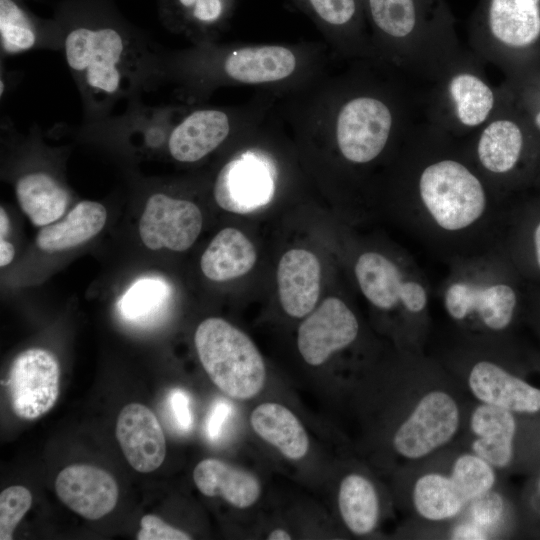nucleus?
Here are the masks:
<instances>
[{
  "label": "nucleus",
  "mask_w": 540,
  "mask_h": 540,
  "mask_svg": "<svg viewBox=\"0 0 540 540\" xmlns=\"http://www.w3.org/2000/svg\"><path fill=\"white\" fill-rule=\"evenodd\" d=\"M468 386L481 403L517 413L540 411V389L493 362H477L469 373Z\"/></svg>",
  "instance_id": "18"
},
{
  "label": "nucleus",
  "mask_w": 540,
  "mask_h": 540,
  "mask_svg": "<svg viewBox=\"0 0 540 540\" xmlns=\"http://www.w3.org/2000/svg\"><path fill=\"white\" fill-rule=\"evenodd\" d=\"M525 119L496 118L482 130L477 143L480 164L493 174L511 172L519 163L526 144Z\"/></svg>",
  "instance_id": "22"
},
{
  "label": "nucleus",
  "mask_w": 540,
  "mask_h": 540,
  "mask_svg": "<svg viewBox=\"0 0 540 540\" xmlns=\"http://www.w3.org/2000/svg\"><path fill=\"white\" fill-rule=\"evenodd\" d=\"M276 179L271 157L260 149H246L220 169L213 186L214 199L225 211L250 213L272 200Z\"/></svg>",
  "instance_id": "6"
},
{
  "label": "nucleus",
  "mask_w": 540,
  "mask_h": 540,
  "mask_svg": "<svg viewBox=\"0 0 540 540\" xmlns=\"http://www.w3.org/2000/svg\"><path fill=\"white\" fill-rule=\"evenodd\" d=\"M140 530L137 533L138 540H189L192 537L169 524L160 517L147 514L140 520Z\"/></svg>",
  "instance_id": "36"
},
{
  "label": "nucleus",
  "mask_w": 540,
  "mask_h": 540,
  "mask_svg": "<svg viewBox=\"0 0 540 540\" xmlns=\"http://www.w3.org/2000/svg\"><path fill=\"white\" fill-rule=\"evenodd\" d=\"M9 227H10V221H9L8 215L5 212L4 208L1 207L0 209V237L1 238H4L7 235L9 231Z\"/></svg>",
  "instance_id": "42"
},
{
  "label": "nucleus",
  "mask_w": 540,
  "mask_h": 540,
  "mask_svg": "<svg viewBox=\"0 0 540 540\" xmlns=\"http://www.w3.org/2000/svg\"><path fill=\"white\" fill-rule=\"evenodd\" d=\"M169 289L155 277H145L134 282L119 301L121 315L130 321L145 320L164 304Z\"/></svg>",
  "instance_id": "32"
},
{
  "label": "nucleus",
  "mask_w": 540,
  "mask_h": 540,
  "mask_svg": "<svg viewBox=\"0 0 540 540\" xmlns=\"http://www.w3.org/2000/svg\"><path fill=\"white\" fill-rule=\"evenodd\" d=\"M362 4L375 40L386 49L448 22L441 0H362Z\"/></svg>",
  "instance_id": "9"
},
{
  "label": "nucleus",
  "mask_w": 540,
  "mask_h": 540,
  "mask_svg": "<svg viewBox=\"0 0 540 540\" xmlns=\"http://www.w3.org/2000/svg\"><path fill=\"white\" fill-rule=\"evenodd\" d=\"M326 54L312 43L212 47L200 44L182 60V76L193 86H259L283 95L326 70Z\"/></svg>",
  "instance_id": "1"
},
{
  "label": "nucleus",
  "mask_w": 540,
  "mask_h": 540,
  "mask_svg": "<svg viewBox=\"0 0 540 540\" xmlns=\"http://www.w3.org/2000/svg\"><path fill=\"white\" fill-rule=\"evenodd\" d=\"M232 406L225 399H217L212 405L205 422V432L211 441H216L231 416Z\"/></svg>",
  "instance_id": "38"
},
{
  "label": "nucleus",
  "mask_w": 540,
  "mask_h": 540,
  "mask_svg": "<svg viewBox=\"0 0 540 540\" xmlns=\"http://www.w3.org/2000/svg\"><path fill=\"white\" fill-rule=\"evenodd\" d=\"M487 538V530L472 521L458 524L451 532V539L455 540H484Z\"/></svg>",
  "instance_id": "40"
},
{
  "label": "nucleus",
  "mask_w": 540,
  "mask_h": 540,
  "mask_svg": "<svg viewBox=\"0 0 540 540\" xmlns=\"http://www.w3.org/2000/svg\"><path fill=\"white\" fill-rule=\"evenodd\" d=\"M450 477L467 503L490 491L496 480L494 467L474 453L460 455Z\"/></svg>",
  "instance_id": "33"
},
{
  "label": "nucleus",
  "mask_w": 540,
  "mask_h": 540,
  "mask_svg": "<svg viewBox=\"0 0 540 540\" xmlns=\"http://www.w3.org/2000/svg\"><path fill=\"white\" fill-rule=\"evenodd\" d=\"M469 514L471 521L484 529L494 527L504 511L502 497L491 490L471 500Z\"/></svg>",
  "instance_id": "35"
},
{
  "label": "nucleus",
  "mask_w": 540,
  "mask_h": 540,
  "mask_svg": "<svg viewBox=\"0 0 540 540\" xmlns=\"http://www.w3.org/2000/svg\"><path fill=\"white\" fill-rule=\"evenodd\" d=\"M194 343L210 380L229 397L247 400L261 392L266 380L263 358L253 341L222 318L197 327Z\"/></svg>",
  "instance_id": "3"
},
{
  "label": "nucleus",
  "mask_w": 540,
  "mask_h": 540,
  "mask_svg": "<svg viewBox=\"0 0 540 540\" xmlns=\"http://www.w3.org/2000/svg\"><path fill=\"white\" fill-rule=\"evenodd\" d=\"M256 258L253 244L240 230L224 228L202 254L200 266L208 279L223 282L248 273Z\"/></svg>",
  "instance_id": "24"
},
{
  "label": "nucleus",
  "mask_w": 540,
  "mask_h": 540,
  "mask_svg": "<svg viewBox=\"0 0 540 540\" xmlns=\"http://www.w3.org/2000/svg\"><path fill=\"white\" fill-rule=\"evenodd\" d=\"M58 498L72 511L89 520L110 513L118 501V485L107 471L88 464H72L55 480Z\"/></svg>",
  "instance_id": "13"
},
{
  "label": "nucleus",
  "mask_w": 540,
  "mask_h": 540,
  "mask_svg": "<svg viewBox=\"0 0 540 540\" xmlns=\"http://www.w3.org/2000/svg\"><path fill=\"white\" fill-rule=\"evenodd\" d=\"M202 224V213L195 203L156 193L146 202L139 221V234L151 250L167 248L181 252L194 244Z\"/></svg>",
  "instance_id": "10"
},
{
  "label": "nucleus",
  "mask_w": 540,
  "mask_h": 540,
  "mask_svg": "<svg viewBox=\"0 0 540 540\" xmlns=\"http://www.w3.org/2000/svg\"><path fill=\"white\" fill-rule=\"evenodd\" d=\"M60 369L55 356L42 348H30L13 360L7 387L12 411L25 420L46 414L59 396Z\"/></svg>",
  "instance_id": "8"
},
{
  "label": "nucleus",
  "mask_w": 540,
  "mask_h": 540,
  "mask_svg": "<svg viewBox=\"0 0 540 540\" xmlns=\"http://www.w3.org/2000/svg\"><path fill=\"white\" fill-rule=\"evenodd\" d=\"M64 54L77 83L100 101L115 98L129 85L135 58L129 40L108 25H80L64 39Z\"/></svg>",
  "instance_id": "2"
},
{
  "label": "nucleus",
  "mask_w": 540,
  "mask_h": 540,
  "mask_svg": "<svg viewBox=\"0 0 540 540\" xmlns=\"http://www.w3.org/2000/svg\"><path fill=\"white\" fill-rule=\"evenodd\" d=\"M15 191L20 208L35 226H47L58 220L69 203L66 189L45 172L21 176Z\"/></svg>",
  "instance_id": "26"
},
{
  "label": "nucleus",
  "mask_w": 540,
  "mask_h": 540,
  "mask_svg": "<svg viewBox=\"0 0 540 540\" xmlns=\"http://www.w3.org/2000/svg\"><path fill=\"white\" fill-rule=\"evenodd\" d=\"M32 504L31 492L24 486L14 485L0 493V539L11 540L13 533Z\"/></svg>",
  "instance_id": "34"
},
{
  "label": "nucleus",
  "mask_w": 540,
  "mask_h": 540,
  "mask_svg": "<svg viewBox=\"0 0 540 540\" xmlns=\"http://www.w3.org/2000/svg\"><path fill=\"white\" fill-rule=\"evenodd\" d=\"M338 506L347 528L355 535L371 533L379 518V499L373 484L360 474L341 481Z\"/></svg>",
  "instance_id": "29"
},
{
  "label": "nucleus",
  "mask_w": 540,
  "mask_h": 540,
  "mask_svg": "<svg viewBox=\"0 0 540 540\" xmlns=\"http://www.w3.org/2000/svg\"><path fill=\"white\" fill-rule=\"evenodd\" d=\"M15 250L14 246L5 240L4 238L0 239V265L4 267L8 265L14 258Z\"/></svg>",
  "instance_id": "41"
},
{
  "label": "nucleus",
  "mask_w": 540,
  "mask_h": 540,
  "mask_svg": "<svg viewBox=\"0 0 540 540\" xmlns=\"http://www.w3.org/2000/svg\"><path fill=\"white\" fill-rule=\"evenodd\" d=\"M269 540H290L291 535L284 529L278 528L273 530L267 537Z\"/></svg>",
  "instance_id": "43"
},
{
  "label": "nucleus",
  "mask_w": 540,
  "mask_h": 540,
  "mask_svg": "<svg viewBox=\"0 0 540 540\" xmlns=\"http://www.w3.org/2000/svg\"><path fill=\"white\" fill-rule=\"evenodd\" d=\"M115 434L126 460L136 471L149 473L163 463L164 431L147 406L140 403L124 406L117 418Z\"/></svg>",
  "instance_id": "15"
},
{
  "label": "nucleus",
  "mask_w": 540,
  "mask_h": 540,
  "mask_svg": "<svg viewBox=\"0 0 540 540\" xmlns=\"http://www.w3.org/2000/svg\"><path fill=\"white\" fill-rule=\"evenodd\" d=\"M534 244H535V251H536V259L538 266L540 268V222L536 226L535 232H534Z\"/></svg>",
  "instance_id": "44"
},
{
  "label": "nucleus",
  "mask_w": 540,
  "mask_h": 540,
  "mask_svg": "<svg viewBox=\"0 0 540 540\" xmlns=\"http://www.w3.org/2000/svg\"><path fill=\"white\" fill-rule=\"evenodd\" d=\"M250 424L255 433L291 460L303 458L309 448V438L302 423L287 407L266 402L251 413Z\"/></svg>",
  "instance_id": "23"
},
{
  "label": "nucleus",
  "mask_w": 540,
  "mask_h": 540,
  "mask_svg": "<svg viewBox=\"0 0 540 540\" xmlns=\"http://www.w3.org/2000/svg\"><path fill=\"white\" fill-rule=\"evenodd\" d=\"M481 21L488 35L515 53L540 43V0H483Z\"/></svg>",
  "instance_id": "14"
},
{
  "label": "nucleus",
  "mask_w": 540,
  "mask_h": 540,
  "mask_svg": "<svg viewBox=\"0 0 540 540\" xmlns=\"http://www.w3.org/2000/svg\"><path fill=\"white\" fill-rule=\"evenodd\" d=\"M174 26L199 41L210 43L231 18L236 0H170Z\"/></svg>",
  "instance_id": "27"
},
{
  "label": "nucleus",
  "mask_w": 540,
  "mask_h": 540,
  "mask_svg": "<svg viewBox=\"0 0 540 540\" xmlns=\"http://www.w3.org/2000/svg\"><path fill=\"white\" fill-rule=\"evenodd\" d=\"M524 119L537 132H540V77L532 80L524 89Z\"/></svg>",
  "instance_id": "39"
},
{
  "label": "nucleus",
  "mask_w": 540,
  "mask_h": 540,
  "mask_svg": "<svg viewBox=\"0 0 540 540\" xmlns=\"http://www.w3.org/2000/svg\"><path fill=\"white\" fill-rule=\"evenodd\" d=\"M358 331L357 318L349 307L339 298L328 297L300 324L298 349L306 363L319 366L350 345Z\"/></svg>",
  "instance_id": "12"
},
{
  "label": "nucleus",
  "mask_w": 540,
  "mask_h": 540,
  "mask_svg": "<svg viewBox=\"0 0 540 540\" xmlns=\"http://www.w3.org/2000/svg\"><path fill=\"white\" fill-rule=\"evenodd\" d=\"M512 413L481 403L471 415L470 428L476 436L472 451L494 468L508 466L513 458L516 421Z\"/></svg>",
  "instance_id": "20"
},
{
  "label": "nucleus",
  "mask_w": 540,
  "mask_h": 540,
  "mask_svg": "<svg viewBox=\"0 0 540 540\" xmlns=\"http://www.w3.org/2000/svg\"><path fill=\"white\" fill-rule=\"evenodd\" d=\"M106 220L107 211L101 203L81 201L62 221L44 226L36 236V245L46 252L76 247L97 235Z\"/></svg>",
  "instance_id": "25"
},
{
  "label": "nucleus",
  "mask_w": 540,
  "mask_h": 540,
  "mask_svg": "<svg viewBox=\"0 0 540 540\" xmlns=\"http://www.w3.org/2000/svg\"><path fill=\"white\" fill-rule=\"evenodd\" d=\"M418 192L433 221L447 231L465 229L483 215L487 196L481 180L463 163L442 159L426 166Z\"/></svg>",
  "instance_id": "4"
},
{
  "label": "nucleus",
  "mask_w": 540,
  "mask_h": 540,
  "mask_svg": "<svg viewBox=\"0 0 540 540\" xmlns=\"http://www.w3.org/2000/svg\"><path fill=\"white\" fill-rule=\"evenodd\" d=\"M321 267L318 258L305 249L283 254L277 268L281 306L291 317L302 318L315 307L320 293Z\"/></svg>",
  "instance_id": "19"
},
{
  "label": "nucleus",
  "mask_w": 540,
  "mask_h": 540,
  "mask_svg": "<svg viewBox=\"0 0 540 540\" xmlns=\"http://www.w3.org/2000/svg\"><path fill=\"white\" fill-rule=\"evenodd\" d=\"M448 96L456 120L464 127L482 125L490 116L495 105L492 88L478 75L462 71L451 77Z\"/></svg>",
  "instance_id": "28"
},
{
  "label": "nucleus",
  "mask_w": 540,
  "mask_h": 540,
  "mask_svg": "<svg viewBox=\"0 0 540 540\" xmlns=\"http://www.w3.org/2000/svg\"><path fill=\"white\" fill-rule=\"evenodd\" d=\"M168 407L177 429L184 433L189 432L193 426V415L188 393L181 388L171 390L168 396Z\"/></svg>",
  "instance_id": "37"
},
{
  "label": "nucleus",
  "mask_w": 540,
  "mask_h": 540,
  "mask_svg": "<svg viewBox=\"0 0 540 540\" xmlns=\"http://www.w3.org/2000/svg\"><path fill=\"white\" fill-rule=\"evenodd\" d=\"M355 275L363 295L377 308L389 310L401 304L417 314L427 306L428 294L423 284L405 279L398 266L380 253L360 255Z\"/></svg>",
  "instance_id": "11"
},
{
  "label": "nucleus",
  "mask_w": 540,
  "mask_h": 540,
  "mask_svg": "<svg viewBox=\"0 0 540 540\" xmlns=\"http://www.w3.org/2000/svg\"><path fill=\"white\" fill-rule=\"evenodd\" d=\"M412 499L417 513L427 520L455 517L467 504L450 476L427 473L414 484Z\"/></svg>",
  "instance_id": "30"
},
{
  "label": "nucleus",
  "mask_w": 540,
  "mask_h": 540,
  "mask_svg": "<svg viewBox=\"0 0 540 540\" xmlns=\"http://www.w3.org/2000/svg\"><path fill=\"white\" fill-rule=\"evenodd\" d=\"M538 490H539V493H540V480H539V483H538Z\"/></svg>",
  "instance_id": "45"
},
{
  "label": "nucleus",
  "mask_w": 540,
  "mask_h": 540,
  "mask_svg": "<svg viewBox=\"0 0 540 540\" xmlns=\"http://www.w3.org/2000/svg\"><path fill=\"white\" fill-rule=\"evenodd\" d=\"M0 41L5 54L32 49L37 42L34 23L15 0H0Z\"/></svg>",
  "instance_id": "31"
},
{
  "label": "nucleus",
  "mask_w": 540,
  "mask_h": 540,
  "mask_svg": "<svg viewBox=\"0 0 540 540\" xmlns=\"http://www.w3.org/2000/svg\"><path fill=\"white\" fill-rule=\"evenodd\" d=\"M459 408L448 393L425 394L393 437L395 451L407 459H419L445 445L456 434Z\"/></svg>",
  "instance_id": "7"
},
{
  "label": "nucleus",
  "mask_w": 540,
  "mask_h": 540,
  "mask_svg": "<svg viewBox=\"0 0 540 540\" xmlns=\"http://www.w3.org/2000/svg\"><path fill=\"white\" fill-rule=\"evenodd\" d=\"M275 94L264 93L237 108H199L190 111L169 132L170 155L181 163L200 161L220 147L238 128H245L264 116Z\"/></svg>",
  "instance_id": "5"
},
{
  "label": "nucleus",
  "mask_w": 540,
  "mask_h": 540,
  "mask_svg": "<svg viewBox=\"0 0 540 540\" xmlns=\"http://www.w3.org/2000/svg\"><path fill=\"white\" fill-rule=\"evenodd\" d=\"M193 480L203 495L222 497L240 509L252 506L261 493L254 475L216 458L200 461L194 468Z\"/></svg>",
  "instance_id": "21"
},
{
  "label": "nucleus",
  "mask_w": 540,
  "mask_h": 540,
  "mask_svg": "<svg viewBox=\"0 0 540 540\" xmlns=\"http://www.w3.org/2000/svg\"><path fill=\"white\" fill-rule=\"evenodd\" d=\"M339 53L351 54L364 43L362 0H292Z\"/></svg>",
  "instance_id": "17"
},
{
  "label": "nucleus",
  "mask_w": 540,
  "mask_h": 540,
  "mask_svg": "<svg viewBox=\"0 0 540 540\" xmlns=\"http://www.w3.org/2000/svg\"><path fill=\"white\" fill-rule=\"evenodd\" d=\"M517 303L516 293L504 283L476 285L456 281L444 294L447 313L455 320L477 314L489 329L499 331L511 322Z\"/></svg>",
  "instance_id": "16"
}]
</instances>
